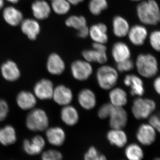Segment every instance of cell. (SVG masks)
I'll use <instances>...</instances> for the list:
<instances>
[{
    "label": "cell",
    "instance_id": "1",
    "mask_svg": "<svg viewBox=\"0 0 160 160\" xmlns=\"http://www.w3.org/2000/svg\"><path fill=\"white\" fill-rule=\"evenodd\" d=\"M137 13L141 22L145 25H156L160 22V10L154 0L142 2L137 7Z\"/></svg>",
    "mask_w": 160,
    "mask_h": 160
},
{
    "label": "cell",
    "instance_id": "2",
    "mask_svg": "<svg viewBox=\"0 0 160 160\" xmlns=\"http://www.w3.org/2000/svg\"><path fill=\"white\" fill-rule=\"evenodd\" d=\"M135 65L138 73L146 78L154 77L158 72V60L151 54H141L138 56Z\"/></svg>",
    "mask_w": 160,
    "mask_h": 160
},
{
    "label": "cell",
    "instance_id": "3",
    "mask_svg": "<svg viewBox=\"0 0 160 160\" xmlns=\"http://www.w3.org/2000/svg\"><path fill=\"white\" fill-rule=\"evenodd\" d=\"M156 108V103L154 100L140 97L133 101L132 112L137 119H146L153 114Z\"/></svg>",
    "mask_w": 160,
    "mask_h": 160
},
{
    "label": "cell",
    "instance_id": "4",
    "mask_svg": "<svg viewBox=\"0 0 160 160\" xmlns=\"http://www.w3.org/2000/svg\"><path fill=\"white\" fill-rule=\"evenodd\" d=\"M98 84L104 90L111 89L117 83L118 74L116 69L109 66H103L98 69L96 74Z\"/></svg>",
    "mask_w": 160,
    "mask_h": 160
},
{
    "label": "cell",
    "instance_id": "5",
    "mask_svg": "<svg viewBox=\"0 0 160 160\" xmlns=\"http://www.w3.org/2000/svg\"><path fill=\"white\" fill-rule=\"evenodd\" d=\"M49 124V118L43 109H33L28 113L26 117V126L31 131H44L48 128Z\"/></svg>",
    "mask_w": 160,
    "mask_h": 160
},
{
    "label": "cell",
    "instance_id": "6",
    "mask_svg": "<svg viewBox=\"0 0 160 160\" xmlns=\"http://www.w3.org/2000/svg\"><path fill=\"white\" fill-rule=\"evenodd\" d=\"M91 49H87L82 52V55L86 61L91 62H98L104 64L108 61L106 51L107 48L105 44L93 43Z\"/></svg>",
    "mask_w": 160,
    "mask_h": 160
},
{
    "label": "cell",
    "instance_id": "7",
    "mask_svg": "<svg viewBox=\"0 0 160 160\" xmlns=\"http://www.w3.org/2000/svg\"><path fill=\"white\" fill-rule=\"evenodd\" d=\"M71 71L72 76L75 79L84 81L91 76L93 69L90 63L86 60H77L72 63Z\"/></svg>",
    "mask_w": 160,
    "mask_h": 160
},
{
    "label": "cell",
    "instance_id": "8",
    "mask_svg": "<svg viewBox=\"0 0 160 160\" xmlns=\"http://www.w3.org/2000/svg\"><path fill=\"white\" fill-rule=\"evenodd\" d=\"M157 132L148 123L141 124L136 132V138L141 145L149 146L155 142Z\"/></svg>",
    "mask_w": 160,
    "mask_h": 160
},
{
    "label": "cell",
    "instance_id": "9",
    "mask_svg": "<svg viewBox=\"0 0 160 160\" xmlns=\"http://www.w3.org/2000/svg\"><path fill=\"white\" fill-rule=\"evenodd\" d=\"M109 118L112 129H122L127 125L128 116L123 107L113 106Z\"/></svg>",
    "mask_w": 160,
    "mask_h": 160
},
{
    "label": "cell",
    "instance_id": "10",
    "mask_svg": "<svg viewBox=\"0 0 160 160\" xmlns=\"http://www.w3.org/2000/svg\"><path fill=\"white\" fill-rule=\"evenodd\" d=\"M46 146V141L42 136L36 135L31 140H24L23 148L27 154L31 156L41 153Z\"/></svg>",
    "mask_w": 160,
    "mask_h": 160
},
{
    "label": "cell",
    "instance_id": "11",
    "mask_svg": "<svg viewBox=\"0 0 160 160\" xmlns=\"http://www.w3.org/2000/svg\"><path fill=\"white\" fill-rule=\"evenodd\" d=\"M54 89L50 80L42 79L35 85L34 92L36 96L40 100H49L52 98Z\"/></svg>",
    "mask_w": 160,
    "mask_h": 160
},
{
    "label": "cell",
    "instance_id": "12",
    "mask_svg": "<svg viewBox=\"0 0 160 160\" xmlns=\"http://www.w3.org/2000/svg\"><path fill=\"white\" fill-rule=\"evenodd\" d=\"M124 84L130 87V94L138 97L142 96L145 92L143 80L139 77L134 74H128L125 77Z\"/></svg>",
    "mask_w": 160,
    "mask_h": 160
},
{
    "label": "cell",
    "instance_id": "13",
    "mask_svg": "<svg viewBox=\"0 0 160 160\" xmlns=\"http://www.w3.org/2000/svg\"><path fill=\"white\" fill-rule=\"evenodd\" d=\"M52 98L56 103L60 106L69 105L73 99L71 89L64 85H59L54 89Z\"/></svg>",
    "mask_w": 160,
    "mask_h": 160
},
{
    "label": "cell",
    "instance_id": "14",
    "mask_svg": "<svg viewBox=\"0 0 160 160\" xmlns=\"http://www.w3.org/2000/svg\"><path fill=\"white\" fill-rule=\"evenodd\" d=\"M108 28L105 24L98 23L89 29V36L94 42L105 44L108 41Z\"/></svg>",
    "mask_w": 160,
    "mask_h": 160
},
{
    "label": "cell",
    "instance_id": "15",
    "mask_svg": "<svg viewBox=\"0 0 160 160\" xmlns=\"http://www.w3.org/2000/svg\"><path fill=\"white\" fill-rule=\"evenodd\" d=\"M127 35L133 45L141 46L144 44L147 38L148 32L144 26L135 25L130 28Z\"/></svg>",
    "mask_w": 160,
    "mask_h": 160
},
{
    "label": "cell",
    "instance_id": "16",
    "mask_svg": "<svg viewBox=\"0 0 160 160\" xmlns=\"http://www.w3.org/2000/svg\"><path fill=\"white\" fill-rule=\"evenodd\" d=\"M47 69L50 74L59 75L64 72L66 65L62 58L57 53H52L47 60Z\"/></svg>",
    "mask_w": 160,
    "mask_h": 160
},
{
    "label": "cell",
    "instance_id": "17",
    "mask_svg": "<svg viewBox=\"0 0 160 160\" xmlns=\"http://www.w3.org/2000/svg\"><path fill=\"white\" fill-rule=\"evenodd\" d=\"M131 53L128 45L122 42L115 43L112 49V55L117 63L130 59Z\"/></svg>",
    "mask_w": 160,
    "mask_h": 160
},
{
    "label": "cell",
    "instance_id": "18",
    "mask_svg": "<svg viewBox=\"0 0 160 160\" xmlns=\"http://www.w3.org/2000/svg\"><path fill=\"white\" fill-rule=\"evenodd\" d=\"M3 77L9 82H14L19 78L21 73L16 63L9 60L3 63L1 67Z\"/></svg>",
    "mask_w": 160,
    "mask_h": 160
},
{
    "label": "cell",
    "instance_id": "19",
    "mask_svg": "<svg viewBox=\"0 0 160 160\" xmlns=\"http://www.w3.org/2000/svg\"><path fill=\"white\" fill-rule=\"evenodd\" d=\"M21 30L29 39H36L39 34L41 27L39 23L33 19H26L21 23Z\"/></svg>",
    "mask_w": 160,
    "mask_h": 160
},
{
    "label": "cell",
    "instance_id": "20",
    "mask_svg": "<svg viewBox=\"0 0 160 160\" xmlns=\"http://www.w3.org/2000/svg\"><path fill=\"white\" fill-rule=\"evenodd\" d=\"M46 134L47 141L52 146H62L66 140L65 132L60 127H51L47 129Z\"/></svg>",
    "mask_w": 160,
    "mask_h": 160
},
{
    "label": "cell",
    "instance_id": "21",
    "mask_svg": "<svg viewBox=\"0 0 160 160\" xmlns=\"http://www.w3.org/2000/svg\"><path fill=\"white\" fill-rule=\"evenodd\" d=\"M31 9L35 18L39 20L47 18L51 11V7L45 0L35 1L32 4Z\"/></svg>",
    "mask_w": 160,
    "mask_h": 160
},
{
    "label": "cell",
    "instance_id": "22",
    "mask_svg": "<svg viewBox=\"0 0 160 160\" xmlns=\"http://www.w3.org/2000/svg\"><path fill=\"white\" fill-rule=\"evenodd\" d=\"M78 98L80 106L86 110L93 109L96 105V97L91 89H85L81 90Z\"/></svg>",
    "mask_w": 160,
    "mask_h": 160
},
{
    "label": "cell",
    "instance_id": "23",
    "mask_svg": "<svg viewBox=\"0 0 160 160\" xmlns=\"http://www.w3.org/2000/svg\"><path fill=\"white\" fill-rule=\"evenodd\" d=\"M107 139L112 145L120 148L125 147L128 142V137L122 129H112L107 133Z\"/></svg>",
    "mask_w": 160,
    "mask_h": 160
},
{
    "label": "cell",
    "instance_id": "24",
    "mask_svg": "<svg viewBox=\"0 0 160 160\" xmlns=\"http://www.w3.org/2000/svg\"><path fill=\"white\" fill-rule=\"evenodd\" d=\"M3 16L6 23L12 26H18L23 20L22 13L13 6L5 8L3 10Z\"/></svg>",
    "mask_w": 160,
    "mask_h": 160
},
{
    "label": "cell",
    "instance_id": "25",
    "mask_svg": "<svg viewBox=\"0 0 160 160\" xmlns=\"http://www.w3.org/2000/svg\"><path fill=\"white\" fill-rule=\"evenodd\" d=\"M112 30L118 38H123L128 35L130 27L128 21L122 17L117 16L112 20Z\"/></svg>",
    "mask_w": 160,
    "mask_h": 160
},
{
    "label": "cell",
    "instance_id": "26",
    "mask_svg": "<svg viewBox=\"0 0 160 160\" xmlns=\"http://www.w3.org/2000/svg\"><path fill=\"white\" fill-rule=\"evenodd\" d=\"M61 118L63 122L67 126H73L78 122L79 118L77 109L70 105L64 106L61 112Z\"/></svg>",
    "mask_w": 160,
    "mask_h": 160
},
{
    "label": "cell",
    "instance_id": "27",
    "mask_svg": "<svg viewBox=\"0 0 160 160\" xmlns=\"http://www.w3.org/2000/svg\"><path fill=\"white\" fill-rule=\"evenodd\" d=\"M16 101L19 107L25 110L32 109L37 103L34 95L25 91L20 92L17 97Z\"/></svg>",
    "mask_w": 160,
    "mask_h": 160
},
{
    "label": "cell",
    "instance_id": "28",
    "mask_svg": "<svg viewBox=\"0 0 160 160\" xmlns=\"http://www.w3.org/2000/svg\"><path fill=\"white\" fill-rule=\"evenodd\" d=\"M66 26L77 30L78 34H81L89 30L86 18L82 16L72 15L65 22Z\"/></svg>",
    "mask_w": 160,
    "mask_h": 160
},
{
    "label": "cell",
    "instance_id": "29",
    "mask_svg": "<svg viewBox=\"0 0 160 160\" xmlns=\"http://www.w3.org/2000/svg\"><path fill=\"white\" fill-rule=\"evenodd\" d=\"M110 103L116 107H123L128 102L127 93L121 88H112L109 93Z\"/></svg>",
    "mask_w": 160,
    "mask_h": 160
},
{
    "label": "cell",
    "instance_id": "30",
    "mask_svg": "<svg viewBox=\"0 0 160 160\" xmlns=\"http://www.w3.org/2000/svg\"><path fill=\"white\" fill-rule=\"evenodd\" d=\"M17 134L14 127L7 125L0 129V143L4 146L12 145L17 141Z\"/></svg>",
    "mask_w": 160,
    "mask_h": 160
},
{
    "label": "cell",
    "instance_id": "31",
    "mask_svg": "<svg viewBox=\"0 0 160 160\" xmlns=\"http://www.w3.org/2000/svg\"><path fill=\"white\" fill-rule=\"evenodd\" d=\"M125 155L127 160H143L144 158L142 148L137 143H131L126 146Z\"/></svg>",
    "mask_w": 160,
    "mask_h": 160
},
{
    "label": "cell",
    "instance_id": "32",
    "mask_svg": "<svg viewBox=\"0 0 160 160\" xmlns=\"http://www.w3.org/2000/svg\"><path fill=\"white\" fill-rule=\"evenodd\" d=\"M51 8L56 14L62 15L69 12L71 5L67 0H52Z\"/></svg>",
    "mask_w": 160,
    "mask_h": 160
},
{
    "label": "cell",
    "instance_id": "33",
    "mask_svg": "<svg viewBox=\"0 0 160 160\" xmlns=\"http://www.w3.org/2000/svg\"><path fill=\"white\" fill-rule=\"evenodd\" d=\"M108 7L107 0H90L88 5L89 11L93 15H99Z\"/></svg>",
    "mask_w": 160,
    "mask_h": 160
},
{
    "label": "cell",
    "instance_id": "34",
    "mask_svg": "<svg viewBox=\"0 0 160 160\" xmlns=\"http://www.w3.org/2000/svg\"><path fill=\"white\" fill-rule=\"evenodd\" d=\"M84 160H107V159L95 147L91 146L85 153Z\"/></svg>",
    "mask_w": 160,
    "mask_h": 160
},
{
    "label": "cell",
    "instance_id": "35",
    "mask_svg": "<svg viewBox=\"0 0 160 160\" xmlns=\"http://www.w3.org/2000/svg\"><path fill=\"white\" fill-rule=\"evenodd\" d=\"M42 160H62V152L55 149H49L44 152L42 155Z\"/></svg>",
    "mask_w": 160,
    "mask_h": 160
},
{
    "label": "cell",
    "instance_id": "36",
    "mask_svg": "<svg viewBox=\"0 0 160 160\" xmlns=\"http://www.w3.org/2000/svg\"><path fill=\"white\" fill-rule=\"evenodd\" d=\"M149 42L152 49L160 52V30L152 32L149 37Z\"/></svg>",
    "mask_w": 160,
    "mask_h": 160
},
{
    "label": "cell",
    "instance_id": "37",
    "mask_svg": "<svg viewBox=\"0 0 160 160\" xmlns=\"http://www.w3.org/2000/svg\"><path fill=\"white\" fill-rule=\"evenodd\" d=\"M113 106V105L110 103H106L103 105L98 111V114L99 118L102 119H105L109 118Z\"/></svg>",
    "mask_w": 160,
    "mask_h": 160
},
{
    "label": "cell",
    "instance_id": "38",
    "mask_svg": "<svg viewBox=\"0 0 160 160\" xmlns=\"http://www.w3.org/2000/svg\"><path fill=\"white\" fill-rule=\"evenodd\" d=\"M134 67V62L130 59L118 63L117 65L118 70L121 72L131 71Z\"/></svg>",
    "mask_w": 160,
    "mask_h": 160
},
{
    "label": "cell",
    "instance_id": "39",
    "mask_svg": "<svg viewBox=\"0 0 160 160\" xmlns=\"http://www.w3.org/2000/svg\"><path fill=\"white\" fill-rule=\"evenodd\" d=\"M9 111V106L7 102L4 100H0V122L6 118Z\"/></svg>",
    "mask_w": 160,
    "mask_h": 160
},
{
    "label": "cell",
    "instance_id": "40",
    "mask_svg": "<svg viewBox=\"0 0 160 160\" xmlns=\"http://www.w3.org/2000/svg\"><path fill=\"white\" fill-rule=\"evenodd\" d=\"M148 119V123L160 133V115L152 114Z\"/></svg>",
    "mask_w": 160,
    "mask_h": 160
},
{
    "label": "cell",
    "instance_id": "41",
    "mask_svg": "<svg viewBox=\"0 0 160 160\" xmlns=\"http://www.w3.org/2000/svg\"><path fill=\"white\" fill-rule=\"evenodd\" d=\"M153 88L155 92L160 96V76L154 79L153 82Z\"/></svg>",
    "mask_w": 160,
    "mask_h": 160
},
{
    "label": "cell",
    "instance_id": "42",
    "mask_svg": "<svg viewBox=\"0 0 160 160\" xmlns=\"http://www.w3.org/2000/svg\"><path fill=\"white\" fill-rule=\"evenodd\" d=\"M70 3V5H73V6H76L78 5L80 3L82 2L84 0H67Z\"/></svg>",
    "mask_w": 160,
    "mask_h": 160
},
{
    "label": "cell",
    "instance_id": "43",
    "mask_svg": "<svg viewBox=\"0 0 160 160\" xmlns=\"http://www.w3.org/2000/svg\"><path fill=\"white\" fill-rule=\"evenodd\" d=\"M6 1H8V2H9L16 4V3L18 2L20 0H6Z\"/></svg>",
    "mask_w": 160,
    "mask_h": 160
},
{
    "label": "cell",
    "instance_id": "44",
    "mask_svg": "<svg viewBox=\"0 0 160 160\" xmlns=\"http://www.w3.org/2000/svg\"><path fill=\"white\" fill-rule=\"evenodd\" d=\"M4 5V0H0V9L3 8Z\"/></svg>",
    "mask_w": 160,
    "mask_h": 160
},
{
    "label": "cell",
    "instance_id": "45",
    "mask_svg": "<svg viewBox=\"0 0 160 160\" xmlns=\"http://www.w3.org/2000/svg\"><path fill=\"white\" fill-rule=\"evenodd\" d=\"M153 160H160V158H155L154 159H153Z\"/></svg>",
    "mask_w": 160,
    "mask_h": 160
},
{
    "label": "cell",
    "instance_id": "46",
    "mask_svg": "<svg viewBox=\"0 0 160 160\" xmlns=\"http://www.w3.org/2000/svg\"><path fill=\"white\" fill-rule=\"evenodd\" d=\"M131 1H134V2H139V1H142V0H131Z\"/></svg>",
    "mask_w": 160,
    "mask_h": 160
},
{
    "label": "cell",
    "instance_id": "47",
    "mask_svg": "<svg viewBox=\"0 0 160 160\" xmlns=\"http://www.w3.org/2000/svg\"><path fill=\"white\" fill-rule=\"evenodd\" d=\"M51 1H52V0H51Z\"/></svg>",
    "mask_w": 160,
    "mask_h": 160
}]
</instances>
